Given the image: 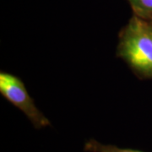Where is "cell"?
I'll list each match as a JSON object with an SVG mask.
<instances>
[{"mask_svg":"<svg viewBox=\"0 0 152 152\" xmlns=\"http://www.w3.org/2000/svg\"><path fill=\"white\" fill-rule=\"evenodd\" d=\"M0 92L27 117L35 129H40L51 125L50 121L36 106L20 78L9 73L1 72Z\"/></svg>","mask_w":152,"mask_h":152,"instance_id":"7a4b0ae2","label":"cell"},{"mask_svg":"<svg viewBox=\"0 0 152 152\" xmlns=\"http://www.w3.org/2000/svg\"><path fill=\"white\" fill-rule=\"evenodd\" d=\"M118 55L138 75L152 78V37L144 19L134 15L124 28Z\"/></svg>","mask_w":152,"mask_h":152,"instance_id":"6da1fadb","label":"cell"},{"mask_svg":"<svg viewBox=\"0 0 152 152\" xmlns=\"http://www.w3.org/2000/svg\"><path fill=\"white\" fill-rule=\"evenodd\" d=\"M84 150L86 152H145L134 149L120 148L113 145H105L94 139H91L86 142Z\"/></svg>","mask_w":152,"mask_h":152,"instance_id":"3957f363","label":"cell"},{"mask_svg":"<svg viewBox=\"0 0 152 152\" xmlns=\"http://www.w3.org/2000/svg\"><path fill=\"white\" fill-rule=\"evenodd\" d=\"M148 31H149V32H150L151 37H152V25L151 24H149V23H148Z\"/></svg>","mask_w":152,"mask_h":152,"instance_id":"5b68a950","label":"cell"},{"mask_svg":"<svg viewBox=\"0 0 152 152\" xmlns=\"http://www.w3.org/2000/svg\"><path fill=\"white\" fill-rule=\"evenodd\" d=\"M135 15L142 19L152 15V0H128Z\"/></svg>","mask_w":152,"mask_h":152,"instance_id":"277c9868","label":"cell"}]
</instances>
